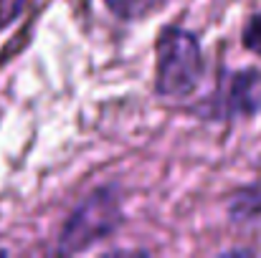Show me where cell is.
<instances>
[{"label":"cell","instance_id":"1","mask_svg":"<svg viewBox=\"0 0 261 258\" xmlns=\"http://www.w3.org/2000/svg\"><path fill=\"white\" fill-rule=\"evenodd\" d=\"M203 76V56L195 36L182 28H165L158 38V91L163 96H188Z\"/></svg>","mask_w":261,"mask_h":258},{"label":"cell","instance_id":"2","mask_svg":"<svg viewBox=\"0 0 261 258\" xmlns=\"http://www.w3.org/2000/svg\"><path fill=\"white\" fill-rule=\"evenodd\" d=\"M117 225H119V197L112 187H101L91 192L71 213V218L66 220L61 231L59 251L61 253L84 251L96 241L107 238Z\"/></svg>","mask_w":261,"mask_h":258},{"label":"cell","instance_id":"3","mask_svg":"<svg viewBox=\"0 0 261 258\" xmlns=\"http://www.w3.org/2000/svg\"><path fill=\"white\" fill-rule=\"evenodd\" d=\"M223 114H261V71L246 69L233 74L221 94Z\"/></svg>","mask_w":261,"mask_h":258},{"label":"cell","instance_id":"4","mask_svg":"<svg viewBox=\"0 0 261 258\" xmlns=\"http://www.w3.org/2000/svg\"><path fill=\"white\" fill-rule=\"evenodd\" d=\"M244 46L261 56V13L254 15L251 23L246 25V31H244Z\"/></svg>","mask_w":261,"mask_h":258},{"label":"cell","instance_id":"5","mask_svg":"<svg viewBox=\"0 0 261 258\" xmlns=\"http://www.w3.org/2000/svg\"><path fill=\"white\" fill-rule=\"evenodd\" d=\"M147 0H107V5L114 10V13H119V15H124V18H129V15H135L142 5H145Z\"/></svg>","mask_w":261,"mask_h":258}]
</instances>
